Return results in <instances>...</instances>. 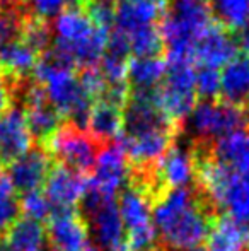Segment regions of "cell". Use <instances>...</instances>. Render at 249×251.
Listing matches in <instances>:
<instances>
[{"label":"cell","instance_id":"obj_29","mask_svg":"<svg viewBox=\"0 0 249 251\" xmlns=\"http://www.w3.org/2000/svg\"><path fill=\"white\" fill-rule=\"evenodd\" d=\"M19 210L23 212L26 219L41 222L50 219L53 207H51V203L48 201L43 192L34 190V192H27L23 195V199L19 200Z\"/></svg>","mask_w":249,"mask_h":251},{"label":"cell","instance_id":"obj_39","mask_svg":"<svg viewBox=\"0 0 249 251\" xmlns=\"http://www.w3.org/2000/svg\"><path fill=\"white\" fill-rule=\"evenodd\" d=\"M188 251H206L203 246H198V248H193V250H188Z\"/></svg>","mask_w":249,"mask_h":251},{"label":"cell","instance_id":"obj_5","mask_svg":"<svg viewBox=\"0 0 249 251\" xmlns=\"http://www.w3.org/2000/svg\"><path fill=\"white\" fill-rule=\"evenodd\" d=\"M164 82L154 91L157 108L171 123L178 125L195 108V69L191 62L167 60Z\"/></svg>","mask_w":249,"mask_h":251},{"label":"cell","instance_id":"obj_11","mask_svg":"<svg viewBox=\"0 0 249 251\" xmlns=\"http://www.w3.org/2000/svg\"><path fill=\"white\" fill-rule=\"evenodd\" d=\"M92 175L89 186L106 199H114V195L123 190V185L128 181L130 162L120 144H110L99 151Z\"/></svg>","mask_w":249,"mask_h":251},{"label":"cell","instance_id":"obj_37","mask_svg":"<svg viewBox=\"0 0 249 251\" xmlns=\"http://www.w3.org/2000/svg\"><path fill=\"white\" fill-rule=\"evenodd\" d=\"M87 2H89V0H70V3H75V7H80V3L86 5Z\"/></svg>","mask_w":249,"mask_h":251},{"label":"cell","instance_id":"obj_6","mask_svg":"<svg viewBox=\"0 0 249 251\" xmlns=\"http://www.w3.org/2000/svg\"><path fill=\"white\" fill-rule=\"evenodd\" d=\"M82 217L87 227L92 229V236L97 243V250L103 251H128L126 232L118 212L114 199H106L99 192L87 185L82 199Z\"/></svg>","mask_w":249,"mask_h":251},{"label":"cell","instance_id":"obj_20","mask_svg":"<svg viewBox=\"0 0 249 251\" xmlns=\"http://www.w3.org/2000/svg\"><path fill=\"white\" fill-rule=\"evenodd\" d=\"M123 109L108 100H97L91 108L87 120L89 135L99 144L120 137L123 132Z\"/></svg>","mask_w":249,"mask_h":251},{"label":"cell","instance_id":"obj_34","mask_svg":"<svg viewBox=\"0 0 249 251\" xmlns=\"http://www.w3.org/2000/svg\"><path fill=\"white\" fill-rule=\"evenodd\" d=\"M12 104V89L5 79V74L0 72V116L7 113Z\"/></svg>","mask_w":249,"mask_h":251},{"label":"cell","instance_id":"obj_40","mask_svg":"<svg viewBox=\"0 0 249 251\" xmlns=\"http://www.w3.org/2000/svg\"><path fill=\"white\" fill-rule=\"evenodd\" d=\"M86 251H99V250H97V248H94V246H91V245H89V248H87Z\"/></svg>","mask_w":249,"mask_h":251},{"label":"cell","instance_id":"obj_41","mask_svg":"<svg viewBox=\"0 0 249 251\" xmlns=\"http://www.w3.org/2000/svg\"><path fill=\"white\" fill-rule=\"evenodd\" d=\"M159 251H166V250H164V248H160V250H159Z\"/></svg>","mask_w":249,"mask_h":251},{"label":"cell","instance_id":"obj_4","mask_svg":"<svg viewBox=\"0 0 249 251\" xmlns=\"http://www.w3.org/2000/svg\"><path fill=\"white\" fill-rule=\"evenodd\" d=\"M212 24V14L203 0H176L171 12L162 19L164 47H167L169 58L193 62V50L206 27Z\"/></svg>","mask_w":249,"mask_h":251},{"label":"cell","instance_id":"obj_26","mask_svg":"<svg viewBox=\"0 0 249 251\" xmlns=\"http://www.w3.org/2000/svg\"><path fill=\"white\" fill-rule=\"evenodd\" d=\"M208 9L222 27L243 29L249 21V0H208Z\"/></svg>","mask_w":249,"mask_h":251},{"label":"cell","instance_id":"obj_15","mask_svg":"<svg viewBox=\"0 0 249 251\" xmlns=\"http://www.w3.org/2000/svg\"><path fill=\"white\" fill-rule=\"evenodd\" d=\"M51 171V157L43 147L29 149L9 166V178L17 192H34L45 185Z\"/></svg>","mask_w":249,"mask_h":251},{"label":"cell","instance_id":"obj_18","mask_svg":"<svg viewBox=\"0 0 249 251\" xmlns=\"http://www.w3.org/2000/svg\"><path fill=\"white\" fill-rule=\"evenodd\" d=\"M206 251H249V227L230 215H219L206 236Z\"/></svg>","mask_w":249,"mask_h":251},{"label":"cell","instance_id":"obj_13","mask_svg":"<svg viewBox=\"0 0 249 251\" xmlns=\"http://www.w3.org/2000/svg\"><path fill=\"white\" fill-rule=\"evenodd\" d=\"M89 179L80 173L58 164L45 181V195L53 208H75L86 195Z\"/></svg>","mask_w":249,"mask_h":251},{"label":"cell","instance_id":"obj_1","mask_svg":"<svg viewBox=\"0 0 249 251\" xmlns=\"http://www.w3.org/2000/svg\"><path fill=\"white\" fill-rule=\"evenodd\" d=\"M217 210L196 186L176 188L164 193L154 203V227L166 251L198 248L206 239Z\"/></svg>","mask_w":249,"mask_h":251},{"label":"cell","instance_id":"obj_16","mask_svg":"<svg viewBox=\"0 0 249 251\" xmlns=\"http://www.w3.org/2000/svg\"><path fill=\"white\" fill-rule=\"evenodd\" d=\"M33 137L27 128L24 113L10 108L0 116V164H12L31 149Z\"/></svg>","mask_w":249,"mask_h":251},{"label":"cell","instance_id":"obj_7","mask_svg":"<svg viewBox=\"0 0 249 251\" xmlns=\"http://www.w3.org/2000/svg\"><path fill=\"white\" fill-rule=\"evenodd\" d=\"M99 142L92 139L84 130L73 125H63L53 137L43 146L51 159H57L62 166L86 175L92 171L99 154Z\"/></svg>","mask_w":249,"mask_h":251},{"label":"cell","instance_id":"obj_10","mask_svg":"<svg viewBox=\"0 0 249 251\" xmlns=\"http://www.w3.org/2000/svg\"><path fill=\"white\" fill-rule=\"evenodd\" d=\"M45 234L51 251H86L89 248V227L77 208H53Z\"/></svg>","mask_w":249,"mask_h":251},{"label":"cell","instance_id":"obj_32","mask_svg":"<svg viewBox=\"0 0 249 251\" xmlns=\"http://www.w3.org/2000/svg\"><path fill=\"white\" fill-rule=\"evenodd\" d=\"M24 21L17 10H3L0 14V47L21 40Z\"/></svg>","mask_w":249,"mask_h":251},{"label":"cell","instance_id":"obj_33","mask_svg":"<svg viewBox=\"0 0 249 251\" xmlns=\"http://www.w3.org/2000/svg\"><path fill=\"white\" fill-rule=\"evenodd\" d=\"M70 0H27V7L38 19H50V17L60 16Z\"/></svg>","mask_w":249,"mask_h":251},{"label":"cell","instance_id":"obj_2","mask_svg":"<svg viewBox=\"0 0 249 251\" xmlns=\"http://www.w3.org/2000/svg\"><path fill=\"white\" fill-rule=\"evenodd\" d=\"M33 74L43 87L48 102L60 113V116L68 118L70 125L75 128H86L94 101L82 89L73 67L51 50L38 58Z\"/></svg>","mask_w":249,"mask_h":251},{"label":"cell","instance_id":"obj_38","mask_svg":"<svg viewBox=\"0 0 249 251\" xmlns=\"http://www.w3.org/2000/svg\"><path fill=\"white\" fill-rule=\"evenodd\" d=\"M94 2H99V3H106V5H111V3L116 2V0H94Z\"/></svg>","mask_w":249,"mask_h":251},{"label":"cell","instance_id":"obj_22","mask_svg":"<svg viewBox=\"0 0 249 251\" xmlns=\"http://www.w3.org/2000/svg\"><path fill=\"white\" fill-rule=\"evenodd\" d=\"M166 62L160 56H133L128 60L126 80L135 93H154L166 77Z\"/></svg>","mask_w":249,"mask_h":251},{"label":"cell","instance_id":"obj_17","mask_svg":"<svg viewBox=\"0 0 249 251\" xmlns=\"http://www.w3.org/2000/svg\"><path fill=\"white\" fill-rule=\"evenodd\" d=\"M152 208L154 200L150 199V195L145 190H142L135 183L128 181L126 188L120 192L118 212L121 215V221H123L126 232L154 226Z\"/></svg>","mask_w":249,"mask_h":251},{"label":"cell","instance_id":"obj_42","mask_svg":"<svg viewBox=\"0 0 249 251\" xmlns=\"http://www.w3.org/2000/svg\"><path fill=\"white\" fill-rule=\"evenodd\" d=\"M45 251H51V250H48V248H46V250H45Z\"/></svg>","mask_w":249,"mask_h":251},{"label":"cell","instance_id":"obj_35","mask_svg":"<svg viewBox=\"0 0 249 251\" xmlns=\"http://www.w3.org/2000/svg\"><path fill=\"white\" fill-rule=\"evenodd\" d=\"M241 45H243L244 48H249V21L246 26L241 29Z\"/></svg>","mask_w":249,"mask_h":251},{"label":"cell","instance_id":"obj_30","mask_svg":"<svg viewBox=\"0 0 249 251\" xmlns=\"http://www.w3.org/2000/svg\"><path fill=\"white\" fill-rule=\"evenodd\" d=\"M195 91L196 96H202L203 100L212 101L220 94V72L219 69L212 67H200L195 70Z\"/></svg>","mask_w":249,"mask_h":251},{"label":"cell","instance_id":"obj_27","mask_svg":"<svg viewBox=\"0 0 249 251\" xmlns=\"http://www.w3.org/2000/svg\"><path fill=\"white\" fill-rule=\"evenodd\" d=\"M130 51L135 53V56H159L164 48V40L160 34V27L150 26L130 34L128 38Z\"/></svg>","mask_w":249,"mask_h":251},{"label":"cell","instance_id":"obj_24","mask_svg":"<svg viewBox=\"0 0 249 251\" xmlns=\"http://www.w3.org/2000/svg\"><path fill=\"white\" fill-rule=\"evenodd\" d=\"M38 53L23 40L10 41L0 47V72L14 77H24L34 70Z\"/></svg>","mask_w":249,"mask_h":251},{"label":"cell","instance_id":"obj_19","mask_svg":"<svg viewBox=\"0 0 249 251\" xmlns=\"http://www.w3.org/2000/svg\"><path fill=\"white\" fill-rule=\"evenodd\" d=\"M210 154L232 171L249 175V130L239 128L210 144Z\"/></svg>","mask_w":249,"mask_h":251},{"label":"cell","instance_id":"obj_3","mask_svg":"<svg viewBox=\"0 0 249 251\" xmlns=\"http://www.w3.org/2000/svg\"><path fill=\"white\" fill-rule=\"evenodd\" d=\"M53 50L72 67H94L104 55L110 29L94 23L86 7H70L55 17Z\"/></svg>","mask_w":249,"mask_h":251},{"label":"cell","instance_id":"obj_21","mask_svg":"<svg viewBox=\"0 0 249 251\" xmlns=\"http://www.w3.org/2000/svg\"><path fill=\"white\" fill-rule=\"evenodd\" d=\"M220 94L234 106L249 100V55H237L220 72Z\"/></svg>","mask_w":249,"mask_h":251},{"label":"cell","instance_id":"obj_8","mask_svg":"<svg viewBox=\"0 0 249 251\" xmlns=\"http://www.w3.org/2000/svg\"><path fill=\"white\" fill-rule=\"evenodd\" d=\"M243 123V111L226 101H203L195 104L188 115V126L200 144H213V140L239 130Z\"/></svg>","mask_w":249,"mask_h":251},{"label":"cell","instance_id":"obj_9","mask_svg":"<svg viewBox=\"0 0 249 251\" xmlns=\"http://www.w3.org/2000/svg\"><path fill=\"white\" fill-rule=\"evenodd\" d=\"M196 151L195 146L173 144L166 154L154 164V175L160 192L189 188L196 185Z\"/></svg>","mask_w":249,"mask_h":251},{"label":"cell","instance_id":"obj_12","mask_svg":"<svg viewBox=\"0 0 249 251\" xmlns=\"http://www.w3.org/2000/svg\"><path fill=\"white\" fill-rule=\"evenodd\" d=\"M167 0H116L113 9L114 31L128 38L143 27L157 26L167 12Z\"/></svg>","mask_w":249,"mask_h":251},{"label":"cell","instance_id":"obj_36","mask_svg":"<svg viewBox=\"0 0 249 251\" xmlns=\"http://www.w3.org/2000/svg\"><path fill=\"white\" fill-rule=\"evenodd\" d=\"M243 116H244V123L249 125V100L244 102V109H243Z\"/></svg>","mask_w":249,"mask_h":251},{"label":"cell","instance_id":"obj_14","mask_svg":"<svg viewBox=\"0 0 249 251\" xmlns=\"http://www.w3.org/2000/svg\"><path fill=\"white\" fill-rule=\"evenodd\" d=\"M239 43L220 24H210L205 33L196 41L193 50V60L202 63V67L219 69L237 56Z\"/></svg>","mask_w":249,"mask_h":251},{"label":"cell","instance_id":"obj_25","mask_svg":"<svg viewBox=\"0 0 249 251\" xmlns=\"http://www.w3.org/2000/svg\"><path fill=\"white\" fill-rule=\"evenodd\" d=\"M45 229L31 219H17L5 231L3 245L14 251H45Z\"/></svg>","mask_w":249,"mask_h":251},{"label":"cell","instance_id":"obj_23","mask_svg":"<svg viewBox=\"0 0 249 251\" xmlns=\"http://www.w3.org/2000/svg\"><path fill=\"white\" fill-rule=\"evenodd\" d=\"M24 118H26L31 137H34V139L43 144V146L62 126L60 113H58L48 101H41V102H36V104L26 106Z\"/></svg>","mask_w":249,"mask_h":251},{"label":"cell","instance_id":"obj_31","mask_svg":"<svg viewBox=\"0 0 249 251\" xmlns=\"http://www.w3.org/2000/svg\"><path fill=\"white\" fill-rule=\"evenodd\" d=\"M21 36H23L21 40L26 45H29L36 53L43 51L45 48L50 45V40H51L50 27L41 19H33V21H29V23H24L23 34H21Z\"/></svg>","mask_w":249,"mask_h":251},{"label":"cell","instance_id":"obj_28","mask_svg":"<svg viewBox=\"0 0 249 251\" xmlns=\"http://www.w3.org/2000/svg\"><path fill=\"white\" fill-rule=\"evenodd\" d=\"M17 190L7 175H0V231H7L19 217Z\"/></svg>","mask_w":249,"mask_h":251}]
</instances>
